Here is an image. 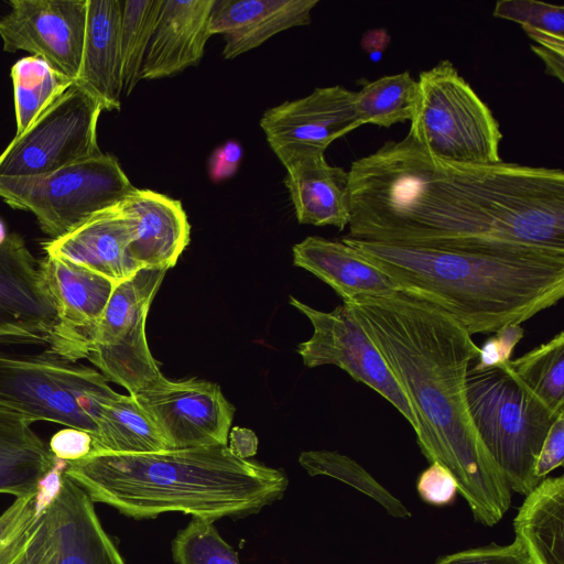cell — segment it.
Listing matches in <instances>:
<instances>
[{"mask_svg": "<svg viewBox=\"0 0 564 564\" xmlns=\"http://www.w3.org/2000/svg\"><path fill=\"white\" fill-rule=\"evenodd\" d=\"M348 238L457 250L564 251V173L445 163L406 134L354 161Z\"/></svg>", "mask_w": 564, "mask_h": 564, "instance_id": "cell-1", "label": "cell"}, {"mask_svg": "<svg viewBox=\"0 0 564 564\" xmlns=\"http://www.w3.org/2000/svg\"><path fill=\"white\" fill-rule=\"evenodd\" d=\"M343 303L408 398L422 454L452 473L475 521L497 524L512 491L476 433L464 391L480 347L440 305L412 291Z\"/></svg>", "mask_w": 564, "mask_h": 564, "instance_id": "cell-2", "label": "cell"}, {"mask_svg": "<svg viewBox=\"0 0 564 564\" xmlns=\"http://www.w3.org/2000/svg\"><path fill=\"white\" fill-rule=\"evenodd\" d=\"M63 474L95 502L133 519L182 512L215 522L260 512L280 500L288 477L240 458L228 445L155 453L90 452L66 462Z\"/></svg>", "mask_w": 564, "mask_h": 564, "instance_id": "cell-3", "label": "cell"}, {"mask_svg": "<svg viewBox=\"0 0 564 564\" xmlns=\"http://www.w3.org/2000/svg\"><path fill=\"white\" fill-rule=\"evenodd\" d=\"M341 241L401 290L440 305L471 336L521 324L564 295V251L457 250Z\"/></svg>", "mask_w": 564, "mask_h": 564, "instance_id": "cell-4", "label": "cell"}, {"mask_svg": "<svg viewBox=\"0 0 564 564\" xmlns=\"http://www.w3.org/2000/svg\"><path fill=\"white\" fill-rule=\"evenodd\" d=\"M465 399L471 423L512 492L527 496L538 486L535 463L560 413L534 394L507 364L470 368Z\"/></svg>", "mask_w": 564, "mask_h": 564, "instance_id": "cell-5", "label": "cell"}, {"mask_svg": "<svg viewBox=\"0 0 564 564\" xmlns=\"http://www.w3.org/2000/svg\"><path fill=\"white\" fill-rule=\"evenodd\" d=\"M117 394L95 368L47 348L39 352L0 349V405L33 422L83 430L94 437L104 405Z\"/></svg>", "mask_w": 564, "mask_h": 564, "instance_id": "cell-6", "label": "cell"}, {"mask_svg": "<svg viewBox=\"0 0 564 564\" xmlns=\"http://www.w3.org/2000/svg\"><path fill=\"white\" fill-rule=\"evenodd\" d=\"M410 134L436 160L458 165L501 162L499 122L452 62L421 72Z\"/></svg>", "mask_w": 564, "mask_h": 564, "instance_id": "cell-7", "label": "cell"}, {"mask_svg": "<svg viewBox=\"0 0 564 564\" xmlns=\"http://www.w3.org/2000/svg\"><path fill=\"white\" fill-rule=\"evenodd\" d=\"M133 189L117 158L108 153L40 175H0V197L12 208L32 213L51 239Z\"/></svg>", "mask_w": 564, "mask_h": 564, "instance_id": "cell-8", "label": "cell"}, {"mask_svg": "<svg viewBox=\"0 0 564 564\" xmlns=\"http://www.w3.org/2000/svg\"><path fill=\"white\" fill-rule=\"evenodd\" d=\"M166 271L143 268L117 284L87 340L86 359L131 395L165 379L149 349L145 321Z\"/></svg>", "mask_w": 564, "mask_h": 564, "instance_id": "cell-9", "label": "cell"}, {"mask_svg": "<svg viewBox=\"0 0 564 564\" xmlns=\"http://www.w3.org/2000/svg\"><path fill=\"white\" fill-rule=\"evenodd\" d=\"M100 101L74 83L0 154V175L33 176L100 155Z\"/></svg>", "mask_w": 564, "mask_h": 564, "instance_id": "cell-10", "label": "cell"}, {"mask_svg": "<svg viewBox=\"0 0 564 564\" xmlns=\"http://www.w3.org/2000/svg\"><path fill=\"white\" fill-rule=\"evenodd\" d=\"M290 304L304 314L313 326L310 339L297 345L296 352L308 368L334 365L355 381L365 383L389 401L411 424H417L409 400L382 355L343 303L323 312L290 296Z\"/></svg>", "mask_w": 564, "mask_h": 564, "instance_id": "cell-11", "label": "cell"}, {"mask_svg": "<svg viewBox=\"0 0 564 564\" xmlns=\"http://www.w3.org/2000/svg\"><path fill=\"white\" fill-rule=\"evenodd\" d=\"M22 560L25 564H126L94 502L63 471Z\"/></svg>", "mask_w": 564, "mask_h": 564, "instance_id": "cell-12", "label": "cell"}, {"mask_svg": "<svg viewBox=\"0 0 564 564\" xmlns=\"http://www.w3.org/2000/svg\"><path fill=\"white\" fill-rule=\"evenodd\" d=\"M134 397L169 449L227 445L235 408L217 383L165 378Z\"/></svg>", "mask_w": 564, "mask_h": 564, "instance_id": "cell-13", "label": "cell"}, {"mask_svg": "<svg viewBox=\"0 0 564 564\" xmlns=\"http://www.w3.org/2000/svg\"><path fill=\"white\" fill-rule=\"evenodd\" d=\"M0 18L3 51H25L76 80L86 31L87 0H10Z\"/></svg>", "mask_w": 564, "mask_h": 564, "instance_id": "cell-14", "label": "cell"}, {"mask_svg": "<svg viewBox=\"0 0 564 564\" xmlns=\"http://www.w3.org/2000/svg\"><path fill=\"white\" fill-rule=\"evenodd\" d=\"M57 315L24 239L0 246V345L44 346L55 354Z\"/></svg>", "mask_w": 564, "mask_h": 564, "instance_id": "cell-15", "label": "cell"}, {"mask_svg": "<svg viewBox=\"0 0 564 564\" xmlns=\"http://www.w3.org/2000/svg\"><path fill=\"white\" fill-rule=\"evenodd\" d=\"M362 126L355 91L343 86L315 88L310 95L269 108L260 119L276 156L293 152H324L336 139Z\"/></svg>", "mask_w": 564, "mask_h": 564, "instance_id": "cell-16", "label": "cell"}, {"mask_svg": "<svg viewBox=\"0 0 564 564\" xmlns=\"http://www.w3.org/2000/svg\"><path fill=\"white\" fill-rule=\"evenodd\" d=\"M39 271L57 315L55 354L73 361L86 359L87 340L116 285L95 272L50 256L39 262Z\"/></svg>", "mask_w": 564, "mask_h": 564, "instance_id": "cell-17", "label": "cell"}, {"mask_svg": "<svg viewBox=\"0 0 564 564\" xmlns=\"http://www.w3.org/2000/svg\"><path fill=\"white\" fill-rule=\"evenodd\" d=\"M132 220L120 202L43 245L46 256L95 272L115 285L141 270L130 253Z\"/></svg>", "mask_w": 564, "mask_h": 564, "instance_id": "cell-18", "label": "cell"}, {"mask_svg": "<svg viewBox=\"0 0 564 564\" xmlns=\"http://www.w3.org/2000/svg\"><path fill=\"white\" fill-rule=\"evenodd\" d=\"M215 0H161L148 45L141 79H160L197 65L212 36Z\"/></svg>", "mask_w": 564, "mask_h": 564, "instance_id": "cell-19", "label": "cell"}, {"mask_svg": "<svg viewBox=\"0 0 564 564\" xmlns=\"http://www.w3.org/2000/svg\"><path fill=\"white\" fill-rule=\"evenodd\" d=\"M120 205L132 220L130 253L138 267H174L191 240V225L182 203L134 187Z\"/></svg>", "mask_w": 564, "mask_h": 564, "instance_id": "cell-20", "label": "cell"}, {"mask_svg": "<svg viewBox=\"0 0 564 564\" xmlns=\"http://www.w3.org/2000/svg\"><path fill=\"white\" fill-rule=\"evenodd\" d=\"M278 159L286 170L285 186L297 221L344 230L350 219L348 171L328 164L324 152H293Z\"/></svg>", "mask_w": 564, "mask_h": 564, "instance_id": "cell-21", "label": "cell"}, {"mask_svg": "<svg viewBox=\"0 0 564 564\" xmlns=\"http://www.w3.org/2000/svg\"><path fill=\"white\" fill-rule=\"evenodd\" d=\"M318 0H215L209 32L223 35V56L232 59L284 30L310 24Z\"/></svg>", "mask_w": 564, "mask_h": 564, "instance_id": "cell-22", "label": "cell"}, {"mask_svg": "<svg viewBox=\"0 0 564 564\" xmlns=\"http://www.w3.org/2000/svg\"><path fill=\"white\" fill-rule=\"evenodd\" d=\"M121 7L120 0H87L83 57L77 79L104 110L121 107Z\"/></svg>", "mask_w": 564, "mask_h": 564, "instance_id": "cell-23", "label": "cell"}, {"mask_svg": "<svg viewBox=\"0 0 564 564\" xmlns=\"http://www.w3.org/2000/svg\"><path fill=\"white\" fill-rule=\"evenodd\" d=\"M293 263L328 284L343 302L389 295L401 290L386 273L341 240L307 237L294 245Z\"/></svg>", "mask_w": 564, "mask_h": 564, "instance_id": "cell-24", "label": "cell"}, {"mask_svg": "<svg viewBox=\"0 0 564 564\" xmlns=\"http://www.w3.org/2000/svg\"><path fill=\"white\" fill-rule=\"evenodd\" d=\"M25 415L0 405V494L36 492L58 459Z\"/></svg>", "mask_w": 564, "mask_h": 564, "instance_id": "cell-25", "label": "cell"}, {"mask_svg": "<svg viewBox=\"0 0 564 564\" xmlns=\"http://www.w3.org/2000/svg\"><path fill=\"white\" fill-rule=\"evenodd\" d=\"M513 529L531 564H564L563 476L544 478L525 496Z\"/></svg>", "mask_w": 564, "mask_h": 564, "instance_id": "cell-26", "label": "cell"}, {"mask_svg": "<svg viewBox=\"0 0 564 564\" xmlns=\"http://www.w3.org/2000/svg\"><path fill=\"white\" fill-rule=\"evenodd\" d=\"M165 449V441L134 395L118 393L104 405L91 452L141 454Z\"/></svg>", "mask_w": 564, "mask_h": 564, "instance_id": "cell-27", "label": "cell"}, {"mask_svg": "<svg viewBox=\"0 0 564 564\" xmlns=\"http://www.w3.org/2000/svg\"><path fill=\"white\" fill-rule=\"evenodd\" d=\"M10 75L17 122L13 139L22 135L75 83L33 55L18 59Z\"/></svg>", "mask_w": 564, "mask_h": 564, "instance_id": "cell-28", "label": "cell"}, {"mask_svg": "<svg viewBox=\"0 0 564 564\" xmlns=\"http://www.w3.org/2000/svg\"><path fill=\"white\" fill-rule=\"evenodd\" d=\"M417 97L419 84L410 72L387 75L355 91L357 116L361 124L389 128L411 120Z\"/></svg>", "mask_w": 564, "mask_h": 564, "instance_id": "cell-29", "label": "cell"}, {"mask_svg": "<svg viewBox=\"0 0 564 564\" xmlns=\"http://www.w3.org/2000/svg\"><path fill=\"white\" fill-rule=\"evenodd\" d=\"M508 365L520 380L553 411L564 410V333Z\"/></svg>", "mask_w": 564, "mask_h": 564, "instance_id": "cell-30", "label": "cell"}, {"mask_svg": "<svg viewBox=\"0 0 564 564\" xmlns=\"http://www.w3.org/2000/svg\"><path fill=\"white\" fill-rule=\"evenodd\" d=\"M299 463L311 476L335 478L378 502L386 512L398 519L411 517L410 510L361 465L350 457L333 451H307Z\"/></svg>", "mask_w": 564, "mask_h": 564, "instance_id": "cell-31", "label": "cell"}, {"mask_svg": "<svg viewBox=\"0 0 564 564\" xmlns=\"http://www.w3.org/2000/svg\"><path fill=\"white\" fill-rule=\"evenodd\" d=\"M58 478L59 474L52 471L36 492L15 498L14 502L0 514V564H19Z\"/></svg>", "mask_w": 564, "mask_h": 564, "instance_id": "cell-32", "label": "cell"}, {"mask_svg": "<svg viewBox=\"0 0 564 564\" xmlns=\"http://www.w3.org/2000/svg\"><path fill=\"white\" fill-rule=\"evenodd\" d=\"M122 88L129 96L141 79L145 52L160 12L161 0H120Z\"/></svg>", "mask_w": 564, "mask_h": 564, "instance_id": "cell-33", "label": "cell"}, {"mask_svg": "<svg viewBox=\"0 0 564 564\" xmlns=\"http://www.w3.org/2000/svg\"><path fill=\"white\" fill-rule=\"evenodd\" d=\"M176 564H240L238 553L219 535L214 522L192 518L172 541Z\"/></svg>", "mask_w": 564, "mask_h": 564, "instance_id": "cell-34", "label": "cell"}, {"mask_svg": "<svg viewBox=\"0 0 564 564\" xmlns=\"http://www.w3.org/2000/svg\"><path fill=\"white\" fill-rule=\"evenodd\" d=\"M494 17L519 23L524 32L564 37V7L534 0H499Z\"/></svg>", "mask_w": 564, "mask_h": 564, "instance_id": "cell-35", "label": "cell"}, {"mask_svg": "<svg viewBox=\"0 0 564 564\" xmlns=\"http://www.w3.org/2000/svg\"><path fill=\"white\" fill-rule=\"evenodd\" d=\"M433 564H531L521 544L514 541L507 545L491 544L447 554Z\"/></svg>", "mask_w": 564, "mask_h": 564, "instance_id": "cell-36", "label": "cell"}, {"mask_svg": "<svg viewBox=\"0 0 564 564\" xmlns=\"http://www.w3.org/2000/svg\"><path fill=\"white\" fill-rule=\"evenodd\" d=\"M416 490L424 502L444 507L453 503L458 492V486L447 468L433 462L420 474Z\"/></svg>", "mask_w": 564, "mask_h": 564, "instance_id": "cell-37", "label": "cell"}, {"mask_svg": "<svg viewBox=\"0 0 564 564\" xmlns=\"http://www.w3.org/2000/svg\"><path fill=\"white\" fill-rule=\"evenodd\" d=\"M524 329L521 324H507L499 328L479 348L474 369L498 367L511 360L517 344L522 339Z\"/></svg>", "mask_w": 564, "mask_h": 564, "instance_id": "cell-38", "label": "cell"}, {"mask_svg": "<svg viewBox=\"0 0 564 564\" xmlns=\"http://www.w3.org/2000/svg\"><path fill=\"white\" fill-rule=\"evenodd\" d=\"M564 459V412L560 413L551 425L541 446L534 477L540 482L554 469L563 465Z\"/></svg>", "mask_w": 564, "mask_h": 564, "instance_id": "cell-39", "label": "cell"}, {"mask_svg": "<svg viewBox=\"0 0 564 564\" xmlns=\"http://www.w3.org/2000/svg\"><path fill=\"white\" fill-rule=\"evenodd\" d=\"M48 447L55 458L73 462L87 456L93 451V437L83 430L65 427L51 437Z\"/></svg>", "mask_w": 564, "mask_h": 564, "instance_id": "cell-40", "label": "cell"}, {"mask_svg": "<svg viewBox=\"0 0 564 564\" xmlns=\"http://www.w3.org/2000/svg\"><path fill=\"white\" fill-rule=\"evenodd\" d=\"M242 156L241 147L235 141H228L213 153L209 161V174L218 182L234 175Z\"/></svg>", "mask_w": 564, "mask_h": 564, "instance_id": "cell-41", "label": "cell"}, {"mask_svg": "<svg viewBox=\"0 0 564 564\" xmlns=\"http://www.w3.org/2000/svg\"><path fill=\"white\" fill-rule=\"evenodd\" d=\"M258 440L248 429L236 426L230 432V451L240 458L248 459L257 452Z\"/></svg>", "mask_w": 564, "mask_h": 564, "instance_id": "cell-42", "label": "cell"}, {"mask_svg": "<svg viewBox=\"0 0 564 564\" xmlns=\"http://www.w3.org/2000/svg\"><path fill=\"white\" fill-rule=\"evenodd\" d=\"M389 43V34L383 29H375L364 34L361 47L368 52L373 62L382 57V53Z\"/></svg>", "mask_w": 564, "mask_h": 564, "instance_id": "cell-43", "label": "cell"}, {"mask_svg": "<svg viewBox=\"0 0 564 564\" xmlns=\"http://www.w3.org/2000/svg\"><path fill=\"white\" fill-rule=\"evenodd\" d=\"M531 47L535 54L544 62L545 72L556 77L560 82H563L564 52L543 48L538 45H532Z\"/></svg>", "mask_w": 564, "mask_h": 564, "instance_id": "cell-44", "label": "cell"}, {"mask_svg": "<svg viewBox=\"0 0 564 564\" xmlns=\"http://www.w3.org/2000/svg\"><path fill=\"white\" fill-rule=\"evenodd\" d=\"M7 228L3 221L0 219V246L6 241L8 237Z\"/></svg>", "mask_w": 564, "mask_h": 564, "instance_id": "cell-45", "label": "cell"}, {"mask_svg": "<svg viewBox=\"0 0 564 564\" xmlns=\"http://www.w3.org/2000/svg\"><path fill=\"white\" fill-rule=\"evenodd\" d=\"M19 564H25V563H24V562H23V560L21 558V561L19 562Z\"/></svg>", "mask_w": 564, "mask_h": 564, "instance_id": "cell-46", "label": "cell"}]
</instances>
